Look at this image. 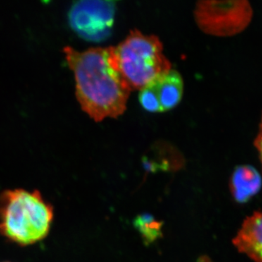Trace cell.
Returning a JSON list of instances; mask_svg holds the SVG:
<instances>
[{
	"instance_id": "11",
	"label": "cell",
	"mask_w": 262,
	"mask_h": 262,
	"mask_svg": "<svg viewBox=\"0 0 262 262\" xmlns=\"http://www.w3.org/2000/svg\"><path fill=\"white\" fill-rule=\"evenodd\" d=\"M198 262H211V260H210L209 258L207 257V256H202V257L199 258Z\"/></svg>"
},
{
	"instance_id": "4",
	"label": "cell",
	"mask_w": 262,
	"mask_h": 262,
	"mask_svg": "<svg viewBox=\"0 0 262 262\" xmlns=\"http://www.w3.org/2000/svg\"><path fill=\"white\" fill-rule=\"evenodd\" d=\"M199 28L206 34L229 37L242 32L251 22L253 10L246 0L199 1L194 10Z\"/></svg>"
},
{
	"instance_id": "1",
	"label": "cell",
	"mask_w": 262,
	"mask_h": 262,
	"mask_svg": "<svg viewBox=\"0 0 262 262\" xmlns=\"http://www.w3.org/2000/svg\"><path fill=\"white\" fill-rule=\"evenodd\" d=\"M64 53L75 75L77 101L84 113L96 122L125 113L131 90L114 63L111 47L84 51L67 47Z\"/></svg>"
},
{
	"instance_id": "3",
	"label": "cell",
	"mask_w": 262,
	"mask_h": 262,
	"mask_svg": "<svg viewBox=\"0 0 262 262\" xmlns=\"http://www.w3.org/2000/svg\"><path fill=\"white\" fill-rule=\"evenodd\" d=\"M114 63L131 91L142 89L155 77L171 70L159 38L139 30L116 47H111Z\"/></svg>"
},
{
	"instance_id": "10",
	"label": "cell",
	"mask_w": 262,
	"mask_h": 262,
	"mask_svg": "<svg viewBox=\"0 0 262 262\" xmlns=\"http://www.w3.org/2000/svg\"><path fill=\"white\" fill-rule=\"evenodd\" d=\"M254 145L255 147L257 149L262 165V115L261 117V121H260L259 127H258L257 135H256V139H255Z\"/></svg>"
},
{
	"instance_id": "8",
	"label": "cell",
	"mask_w": 262,
	"mask_h": 262,
	"mask_svg": "<svg viewBox=\"0 0 262 262\" xmlns=\"http://www.w3.org/2000/svg\"><path fill=\"white\" fill-rule=\"evenodd\" d=\"M261 178L257 170L250 165H241L234 170L230 188L234 200L246 203L258 192L261 187Z\"/></svg>"
},
{
	"instance_id": "6",
	"label": "cell",
	"mask_w": 262,
	"mask_h": 262,
	"mask_svg": "<svg viewBox=\"0 0 262 262\" xmlns=\"http://www.w3.org/2000/svg\"><path fill=\"white\" fill-rule=\"evenodd\" d=\"M184 81L177 71L170 70L155 77L140 90L141 106L151 113H165L175 108L182 101Z\"/></svg>"
},
{
	"instance_id": "9",
	"label": "cell",
	"mask_w": 262,
	"mask_h": 262,
	"mask_svg": "<svg viewBox=\"0 0 262 262\" xmlns=\"http://www.w3.org/2000/svg\"><path fill=\"white\" fill-rule=\"evenodd\" d=\"M134 225L141 234L146 245L152 244L163 235V222L155 220L149 213L137 215L134 221Z\"/></svg>"
},
{
	"instance_id": "7",
	"label": "cell",
	"mask_w": 262,
	"mask_h": 262,
	"mask_svg": "<svg viewBox=\"0 0 262 262\" xmlns=\"http://www.w3.org/2000/svg\"><path fill=\"white\" fill-rule=\"evenodd\" d=\"M234 246L256 262H262V212H256L244 221Z\"/></svg>"
},
{
	"instance_id": "5",
	"label": "cell",
	"mask_w": 262,
	"mask_h": 262,
	"mask_svg": "<svg viewBox=\"0 0 262 262\" xmlns=\"http://www.w3.org/2000/svg\"><path fill=\"white\" fill-rule=\"evenodd\" d=\"M116 13L113 1L82 0L71 8V27L80 37L91 42H101L111 35Z\"/></svg>"
},
{
	"instance_id": "2",
	"label": "cell",
	"mask_w": 262,
	"mask_h": 262,
	"mask_svg": "<svg viewBox=\"0 0 262 262\" xmlns=\"http://www.w3.org/2000/svg\"><path fill=\"white\" fill-rule=\"evenodd\" d=\"M53 208L37 190L10 189L0 194V234L19 246H30L47 237Z\"/></svg>"
},
{
	"instance_id": "12",
	"label": "cell",
	"mask_w": 262,
	"mask_h": 262,
	"mask_svg": "<svg viewBox=\"0 0 262 262\" xmlns=\"http://www.w3.org/2000/svg\"><path fill=\"white\" fill-rule=\"evenodd\" d=\"M5 262H9V261H5Z\"/></svg>"
}]
</instances>
